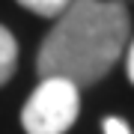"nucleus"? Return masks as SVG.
Masks as SVG:
<instances>
[{"label":"nucleus","mask_w":134,"mask_h":134,"mask_svg":"<svg viewBox=\"0 0 134 134\" xmlns=\"http://www.w3.org/2000/svg\"><path fill=\"white\" fill-rule=\"evenodd\" d=\"M131 30L128 6L119 0H72L42 39L36 57L39 77H63L77 90L110 75L125 54Z\"/></svg>","instance_id":"1"},{"label":"nucleus","mask_w":134,"mask_h":134,"mask_svg":"<svg viewBox=\"0 0 134 134\" xmlns=\"http://www.w3.org/2000/svg\"><path fill=\"white\" fill-rule=\"evenodd\" d=\"M77 113H81L77 86L63 77H45L30 92L21 110V125L27 134H66L75 125Z\"/></svg>","instance_id":"2"},{"label":"nucleus","mask_w":134,"mask_h":134,"mask_svg":"<svg viewBox=\"0 0 134 134\" xmlns=\"http://www.w3.org/2000/svg\"><path fill=\"white\" fill-rule=\"evenodd\" d=\"M15 66H18V42L0 24V86L15 75Z\"/></svg>","instance_id":"3"},{"label":"nucleus","mask_w":134,"mask_h":134,"mask_svg":"<svg viewBox=\"0 0 134 134\" xmlns=\"http://www.w3.org/2000/svg\"><path fill=\"white\" fill-rule=\"evenodd\" d=\"M24 9L30 12H36V15H42V18H51V21H57L63 12L69 9V3L72 0H18Z\"/></svg>","instance_id":"4"},{"label":"nucleus","mask_w":134,"mask_h":134,"mask_svg":"<svg viewBox=\"0 0 134 134\" xmlns=\"http://www.w3.org/2000/svg\"><path fill=\"white\" fill-rule=\"evenodd\" d=\"M101 125H104V134H131V128L122 119H116V116H107Z\"/></svg>","instance_id":"5"},{"label":"nucleus","mask_w":134,"mask_h":134,"mask_svg":"<svg viewBox=\"0 0 134 134\" xmlns=\"http://www.w3.org/2000/svg\"><path fill=\"white\" fill-rule=\"evenodd\" d=\"M128 77H131V83H134V42L128 45Z\"/></svg>","instance_id":"6"},{"label":"nucleus","mask_w":134,"mask_h":134,"mask_svg":"<svg viewBox=\"0 0 134 134\" xmlns=\"http://www.w3.org/2000/svg\"><path fill=\"white\" fill-rule=\"evenodd\" d=\"M119 3H134V0H119Z\"/></svg>","instance_id":"7"}]
</instances>
